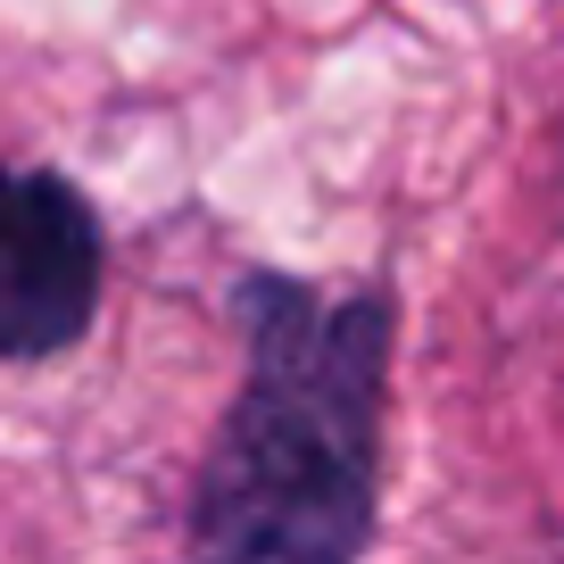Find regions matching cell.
<instances>
[{"label": "cell", "mask_w": 564, "mask_h": 564, "mask_svg": "<svg viewBox=\"0 0 564 564\" xmlns=\"http://www.w3.org/2000/svg\"><path fill=\"white\" fill-rule=\"evenodd\" d=\"M108 216L67 166L0 150V366H51L108 307Z\"/></svg>", "instance_id": "cell-2"}, {"label": "cell", "mask_w": 564, "mask_h": 564, "mask_svg": "<svg viewBox=\"0 0 564 564\" xmlns=\"http://www.w3.org/2000/svg\"><path fill=\"white\" fill-rule=\"evenodd\" d=\"M241 340L175 514V564H366L390 481L399 282L241 265L225 282Z\"/></svg>", "instance_id": "cell-1"}]
</instances>
